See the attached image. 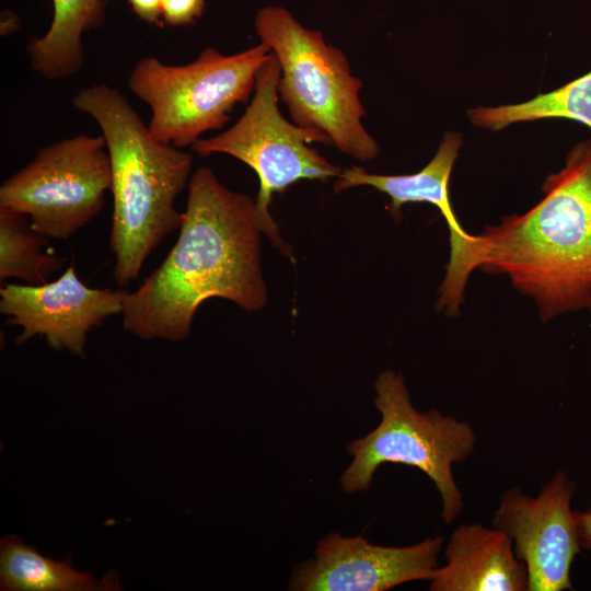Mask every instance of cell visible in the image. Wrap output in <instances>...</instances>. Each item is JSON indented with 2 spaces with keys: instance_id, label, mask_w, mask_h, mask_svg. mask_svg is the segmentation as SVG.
I'll list each match as a JSON object with an SVG mask.
<instances>
[{
  "instance_id": "obj_5",
  "label": "cell",
  "mask_w": 591,
  "mask_h": 591,
  "mask_svg": "<svg viewBox=\"0 0 591 591\" xmlns=\"http://www.w3.org/2000/svg\"><path fill=\"white\" fill-rule=\"evenodd\" d=\"M374 405L381 421L366 437L346 447L352 456L340 484L345 493L367 490L374 473L385 463L415 466L434 483L442 500L441 518L453 522L464 507L452 465L472 455L476 436L466 421L437 409L414 408L402 374L382 372L375 382Z\"/></svg>"
},
{
  "instance_id": "obj_2",
  "label": "cell",
  "mask_w": 591,
  "mask_h": 591,
  "mask_svg": "<svg viewBox=\"0 0 591 591\" xmlns=\"http://www.w3.org/2000/svg\"><path fill=\"white\" fill-rule=\"evenodd\" d=\"M542 188L528 212L479 234L478 268L506 275L547 322L591 310V140L576 144Z\"/></svg>"
},
{
  "instance_id": "obj_10",
  "label": "cell",
  "mask_w": 591,
  "mask_h": 591,
  "mask_svg": "<svg viewBox=\"0 0 591 591\" xmlns=\"http://www.w3.org/2000/svg\"><path fill=\"white\" fill-rule=\"evenodd\" d=\"M126 294L124 289L90 288L71 262L54 281L2 285L0 312L9 317L8 324L22 327L18 344L39 335L51 348L84 358L88 333L108 316L123 314Z\"/></svg>"
},
{
  "instance_id": "obj_15",
  "label": "cell",
  "mask_w": 591,
  "mask_h": 591,
  "mask_svg": "<svg viewBox=\"0 0 591 591\" xmlns=\"http://www.w3.org/2000/svg\"><path fill=\"white\" fill-rule=\"evenodd\" d=\"M2 591H96L117 590V578L99 581L74 569L69 559L55 560L39 554L11 534L0 543Z\"/></svg>"
},
{
  "instance_id": "obj_20",
  "label": "cell",
  "mask_w": 591,
  "mask_h": 591,
  "mask_svg": "<svg viewBox=\"0 0 591 591\" xmlns=\"http://www.w3.org/2000/svg\"><path fill=\"white\" fill-rule=\"evenodd\" d=\"M575 514L580 546L591 548V509L584 512H575Z\"/></svg>"
},
{
  "instance_id": "obj_13",
  "label": "cell",
  "mask_w": 591,
  "mask_h": 591,
  "mask_svg": "<svg viewBox=\"0 0 591 591\" xmlns=\"http://www.w3.org/2000/svg\"><path fill=\"white\" fill-rule=\"evenodd\" d=\"M445 560L430 578L431 591H528L526 567L499 529L461 524L445 546Z\"/></svg>"
},
{
  "instance_id": "obj_6",
  "label": "cell",
  "mask_w": 591,
  "mask_h": 591,
  "mask_svg": "<svg viewBox=\"0 0 591 591\" xmlns=\"http://www.w3.org/2000/svg\"><path fill=\"white\" fill-rule=\"evenodd\" d=\"M270 54L260 43L234 55L205 48L182 66L142 57L127 84L150 107L148 129L157 140L176 148L193 147L205 132L222 128L233 108L250 99Z\"/></svg>"
},
{
  "instance_id": "obj_8",
  "label": "cell",
  "mask_w": 591,
  "mask_h": 591,
  "mask_svg": "<svg viewBox=\"0 0 591 591\" xmlns=\"http://www.w3.org/2000/svg\"><path fill=\"white\" fill-rule=\"evenodd\" d=\"M103 136L79 134L46 146L0 187V208L23 213L37 232L68 240L103 209L111 190Z\"/></svg>"
},
{
  "instance_id": "obj_3",
  "label": "cell",
  "mask_w": 591,
  "mask_h": 591,
  "mask_svg": "<svg viewBox=\"0 0 591 591\" xmlns=\"http://www.w3.org/2000/svg\"><path fill=\"white\" fill-rule=\"evenodd\" d=\"M76 109L92 117L106 141L111 160L113 220L109 246L114 280L126 287L160 242L181 228L175 199L188 186L193 155L157 140L116 89L95 84L72 99Z\"/></svg>"
},
{
  "instance_id": "obj_11",
  "label": "cell",
  "mask_w": 591,
  "mask_h": 591,
  "mask_svg": "<svg viewBox=\"0 0 591 591\" xmlns=\"http://www.w3.org/2000/svg\"><path fill=\"white\" fill-rule=\"evenodd\" d=\"M461 146V135L448 132L431 161L417 173L381 175L352 166L341 171L334 184L336 193L356 186H371L386 194L391 199L389 209L395 220L401 218V208L409 202H427L440 211L449 228L451 252L437 306L451 315L459 312L466 282L478 268L480 248L479 234H470L463 229L450 202L449 181Z\"/></svg>"
},
{
  "instance_id": "obj_9",
  "label": "cell",
  "mask_w": 591,
  "mask_h": 591,
  "mask_svg": "<svg viewBox=\"0 0 591 591\" xmlns=\"http://www.w3.org/2000/svg\"><path fill=\"white\" fill-rule=\"evenodd\" d=\"M576 484L558 472L531 497L519 488L503 493L493 525L508 534L525 565L528 591L571 589L570 568L580 552L571 499Z\"/></svg>"
},
{
  "instance_id": "obj_18",
  "label": "cell",
  "mask_w": 591,
  "mask_h": 591,
  "mask_svg": "<svg viewBox=\"0 0 591 591\" xmlns=\"http://www.w3.org/2000/svg\"><path fill=\"white\" fill-rule=\"evenodd\" d=\"M206 0H162L163 22L173 25H187L195 22L204 12Z\"/></svg>"
},
{
  "instance_id": "obj_14",
  "label": "cell",
  "mask_w": 591,
  "mask_h": 591,
  "mask_svg": "<svg viewBox=\"0 0 591 591\" xmlns=\"http://www.w3.org/2000/svg\"><path fill=\"white\" fill-rule=\"evenodd\" d=\"M47 32L27 46L32 68L49 80L76 74L84 63L83 35L104 21V0H51Z\"/></svg>"
},
{
  "instance_id": "obj_17",
  "label": "cell",
  "mask_w": 591,
  "mask_h": 591,
  "mask_svg": "<svg viewBox=\"0 0 591 591\" xmlns=\"http://www.w3.org/2000/svg\"><path fill=\"white\" fill-rule=\"evenodd\" d=\"M48 237L31 225L27 216L0 208V280H23L39 286L59 271L67 258L46 253Z\"/></svg>"
},
{
  "instance_id": "obj_7",
  "label": "cell",
  "mask_w": 591,
  "mask_h": 591,
  "mask_svg": "<svg viewBox=\"0 0 591 591\" xmlns=\"http://www.w3.org/2000/svg\"><path fill=\"white\" fill-rule=\"evenodd\" d=\"M279 78L280 67L271 53L257 73L254 95L243 115L223 132L198 139L193 150L204 157L231 155L257 174L256 212L260 230L290 256L269 212L273 195L302 179L337 178L341 170L310 147L314 142L328 144L324 135L283 117L278 107Z\"/></svg>"
},
{
  "instance_id": "obj_4",
  "label": "cell",
  "mask_w": 591,
  "mask_h": 591,
  "mask_svg": "<svg viewBox=\"0 0 591 591\" xmlns=\"http://www.w3.org/2000/svg\"><path fill=\"white\" fill-rule=\"evenodd\" d=\"M255 30L279 63L278 93L292 121L321 132L328 144L356 160L376 158L378 142L361 121L362 81L352 76L345 54L281 7L260 9Z\"/></svg>"
},
{
  "instance_id": "obj_1",
  "label": "cell",
  "mask_w": 591,
  "mask_h": 591,
  "mask_svg": "<svg viewBox=\"0 0 591 591\" xmlns=\"http://www.w3.org/2000/svg\"><path fill=\"white\" fill-rule=\"evenodd\" d=\"M256 200L225 187L208 166L188 183L176 243L161 265L126 294L123 326L143 340H185L210 298L255 312L267 301Z\"/></svg>"
},
{
  "instance_id": "obj_16",
  "label": "cell",
  "mask_w": 591,
  "mask_h": 591,
  "mask_svg": "<svg viewBox=\"0 0 591 591\" xmlns=\"http://www.w3.org/2000/svg\"><path fill=\"white\" fill-rule=\"evenodd\" d=\"M468 117L478 127L500 130L511 124L544 118L579 121L591 130V71L567 84L519 104L476 107Z\"/></svg>"
},
{
  "instance_id": "obj_19",
  "label": "cell",
  "mask_w": 591,
  "mask_h": 591,
  "mask_svg": "<svg viewBox=\"0 0 591 591\" xmlns=\"http://www.w3.org/2000/svg\"><path fill=\"white\" fill-rule=\"evenodd\" d=\"M136 15L142 21L162 26V0H128Z\"/></svg>"
},
{
  "instance_id": "obj_21",
  "label": "cell",
  "mask_w": 591,
  "mask_h": 591,
  "mask_svg": "<svg viewBox=\"0 0 591 591\" xmlns=\"http://www.w3.org/2000/svg\"><path fill=\"white\" fill-rule=\"evenodd\" d=\"M4 20L1 19V34L7 35L14 32L19 26V19L12 12H3Z\"/></svg>"
},
{
  "instance_id": "obj_12",
  "label": "cell",
  "mask_w": 591,
  "mask_h": 591,
  "mask_svg": "<svg viewBox=\"0 0 591 591\" xmlns=\"http://www.w3.org/2000/svg\"><path fill=\"white\" fill-rule=\"evenodd\" d=\"M441 536L405 547L370 543L362 535L327 534L314 559L299 565L289 582L294 591H384L414 580H430L438 568Z\"/></svg>"
}]
</instances>
